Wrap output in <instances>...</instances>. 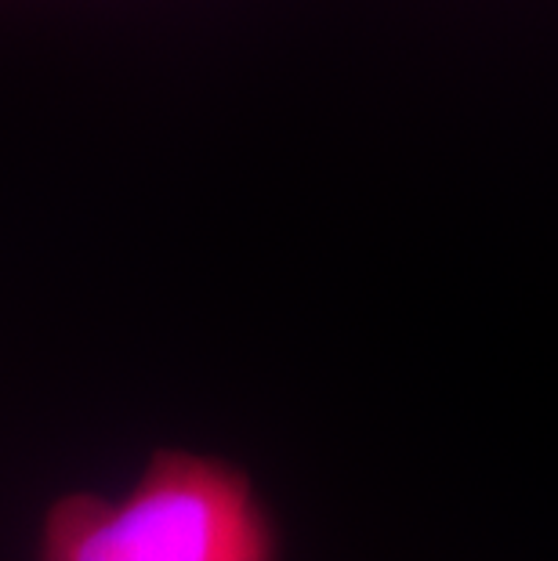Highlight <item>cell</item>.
Returning a JSON list of instances; mask_svg holds the SVG:
<instances>
[{
    "label": "cell",
    "mask_w": 558,
    "mask_h": 561,
    "mask_svg": "<svg viewBox=\"0 0 558 561\" xmlns=\"http://www.w3.org/2000/svg\"><path fill=\"white\" fill-rule=\"evenodd\" d=\"M37 561H283V529L247 468L163 446L121 493L52 500Z\"/></svg>",
    "instance_id": "obj_1"
}]
</instances>
